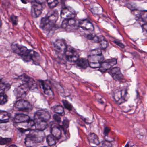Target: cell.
<instances>
[{
	"label": "cell",
	"instance_id": "6da1fadb",
	"mask_svg": "<svg viewBox=\"0 0 147 147\" xmlns=\"http://www.w3.org/2000/svg\"><path fill=\"white\" fill-rule=\"evenodd\" d=\"M12 49L14 53L22 57L26 62L32 61L36 64H38L40 56L37 52L29 50L26 47L18 44H13L11 45Z\"/></svg>",
	"mask_w": 147,
	"mask_h": 147
},
{
	"label": "cell",
	"instance_id": "7a4b0ae2",
	"mask_svg": "<svg viewBox=\"0 0 147 147\" xmlns=\"http://www.w3.org/2000/svg\"><path fill=\"white\" fill-rule=\"evenodd\" d=\"M45 138V132L39 130H30L25 141V145L28 147L34 146L35 144L43 142Z\"/></svg>",
	"mask_w": 147,
	"mask_h": 147
},
{
	"label": "cell",
	"instance_id": "3957f363",
	"mask_svg": "<svg viewBox=\"0 0 147 147\" xmlns=\"http://www.w3.org/2000/svg\"><path fill=\"white\" fill-rule=\"evenodd\" d=\"M88 65L92 68H98L104 61V57L101 49H100L92 50L89 53L87 59Z\"/></svg>",
	"mask_w": 147,
	"mask_h": 147
},
{
	"label": "cell",
	"instance_id": "277c9868",
	"mask_svg": "<svg viewBox=\"0 0 147 147\" xmlns=\"http://www.w3.org/2000/svg\"><path fill=\"white\" fill-rule=\"evenodd\" d=\"M128 98L129 95L126 88H119L114 92L113 98L116 102L119 105L126 101Z\"/></svg>",
	"mask_w": 147,
	"mask_h": 147
},
{
	"label": "cell",
	"instance_id": "5b68a950",
	"mask_svg": "<svg viewBox=\"0 0 147 147\" xmlns=\"http://www.w3.org/2000/svg\"><path fill=\"white\" fill-rule=\"evenodd\" d=\"M15 108L21 111H30L32 110L31 104L25 100L21 99L18 100L14 105Z\"/></svg>",
	"mask_w": 147,
	"mask_h": 147
},
{
	"label": "cell",
	"instance_id": "8992f818",
	"mask_svg": "<svg viewBox=\"0 0 147 147\" xmlns=\"http://www.w3.org/2000/svg\"><path fill=\"white\" fill-rule=\"evenodd\" d=\"M66 59L70 63H75L79 59L78 52L72 48H68L64 53Z\"/></svg>",
	"mask_w": 147,
	"mask_h": 147
},
{
	"label": "cell",
	"instance_id": "52a82bcc",
	"mask_svg": "<svg viewBox=\"0 0 147 147\" xmlns=\"http://www.w3.org/2000/svg\"><path fill=\"white\" fill-rule=\"evenodd\" d=\"M30 90L29 86L25 83L18 86L14 91V94L17 98H20L26 95Z\"/></svg>",
	"mask_w": 147,
	"mask_h": 147
},
{
	"label": "cell",
	"instance_id": "ba28073f",
	"mask_svg": "<svg viewBox=\"0 0 147 147\" xmlns=\"http://www.w3.org/2000/svg\"><path fill=\"white\" fill-rule=\"evenodd\" d=\"M117 63V60L116 59H110L106 60L100 64V67L99 68V70L102 73H104L111 69Z\"/></svg>",
	"mask_w": 147,
	"mask_h": 147
},
{
	"label": "cell",
	"instance_id": "9c48e42d",
	"mask_svg": "<svg viewBox=\"0 0 147 147\" xmlns=\"http://www.w3.org/2000/svg\"><path fill=\"white\" fill-rule=\"evenodd\" d=\"M61 16L64 20L75 18L76 16V13L72 7H66L62 10Z\"/></svg>",
	"mask_w": 147,
	"mask_h": 147
},
{
	"label": "cell",
	"instance_id": "30bf717a",
	"mask_svg": "<svg viewBox=\"0 0 147 147\" xmlns=\"http://www.w3.org/2000/svg\"><path fill=\"white\" fill-rule=\"evenodd\" d=\"M19 79L24 83L27 84L30 89H35L36 88V84L34 80L30 76H28L25 74H23L19 76Z\"/></svg>",
	"mask_w": 147,
	"mask_h": 147
},
{
	"label": "cell",
	"instance_id": "8fae6325",
	"mask_svg": "<svg viewBox=\"0 0 147 147\" xmlns=\"http://www.w3.org/2000/svg\"><path fill=\"white\" fill-rule=\"evenodd\" d=\"M54 47L56 51L61 54L65 53L68 48L65 41L61 39H58L55 41L54 43Z\"/></svg>",
	"mask_w": 147,
	"mask_h": 147
},
{
	"label": "cell",
	"instance_id": "7c38bea8",
	"mask_svg": "<svg viewBox=\"0 0 147 147\" xmlns=\"http://www.w3.org/2000/svg\"><path fill=\"white\" fill-rule=\"evenodd\" d=\"M79 23L78 20L75 18L66 19L62 23L61 27L64 29L70 28H76L79 26Z\"/></svg>",
	"mask_w": 147,
	"mask_h": 147
},
{
	"label": "cell",
	"instance_id": "4fadbf2b",
	"mask_svg": "<svg viewBox=\"0 0 147 147\" xmlns=\"http://www.w3.org/2000/svg\"><path fill=\"white\" fill-rule=\"evenodd\" d=\"M50 118V114L45 110H39L36 112L35 114V119H39L47 122V121L49 120Z\"/></svg>",
	"mask_w": 147,
	"mask_h": 147
},
{
	"label": "cell",
	"instance_id": "5bb4252c",
	"mask_svg": "<svg viewBox=\"0 0 147 147\" xmlns=\"http://www.w3.org/2000/svg\"><path fill=\"white\" fill-rule=\"evenodd\" d=\"M32 16L36 18L39 17L42 13L43 10V7L42 4H38L35 1H32Z\"/></svg>",
	"mask_w": 147,
	"mask_h": 147
},
{
	"label": "cell",
	"instance_id": "9a60e30c",
	"mask_svg": "<svg viewBox=\"0 0 147 147\" xmlns=\"http://www.w3.org/2000/svg\"><path fill=\"white\" fill-rule=\"evenodd\" d=\"M109 73L112 76L113 79L117 81H119L123 80V75L121 72L120 69L118 67H115L112 68L110 70Z\"/></svg>",
	"mask_w": 147,
	"mask_h": 147
},
{
	"label": "cell",
	"instance_id": "2e32d148",
	"mask_svg": "<svg viewBox=\"0 0 147 147\" xmlns=\"http://www.w3.org/2000/svg\"><path fill=\"white\" fill-rule=\"evenodd\" d=\"M79 26L87 31L92 32L94 30V26L93 24L89 20H86L80 22Z\"/></svg>",
	"mask_w": 147,
	"mask_h": 147
},
{
	"label": "cell",
	"instance_id": "e0dca14e",
	"mask_svg": "<svg viewBox=\"0 0 147 147\" xmlns=\"http://www.w3.org/2000/svg\"><path fill=\"white\" fill-rule=\"evenodd\" d=\"M30 118L28 115L24 114H17L14 117V123L16 124L25 123L30 120Z\"/></svg>",
	"mask_w": 147,
	"mask_h": 147
},
{
	"label": "cell",
	"instance_id": "ac0fdd59",
	"mask_svg": "<svg viewBox=\"0 0 147 147\" xmlns=\"http://www.w3.org/2000/svg\"><path fill=\"white\" fill-rule=\"evenodd\" d=\"M51 135L54 137L55 138H56L58 140L61 138V137L62 132L59 126L55 124L52 125L51 126Z\"/></svg>",
	"mask_w": 147,
	"mask_h": 147
},
{
	"label": "cell",
	"instance_id": "d6986e66",
	"mask_svg": "<svg viewBox=\"0 0 147 147\" xmlns=\"http://www.w3.org/2000/svg\"><path fill=\"white\" fill-rule=\"evenodd\" d=\"M34 121L35 122L34 125L36 129L43 131L48 127V123L46 121L39 119H35Z\"/></svg>",
	"mask_w": 147,
	"mask_h": 147
},
{
	"label": "cell",
	"instance_id": "ffe728a7",
	"mask_svg": "<svg viewBox=\"0 0 147 147\" xmlns=\"http://www.w3.org/2000/svg\"><path fill=\"white\" fill-rule=\"evenodd\" d=\"M46 17L52 24L55 25L58 20V17H59L58 12L57 10L50 11L48 13Z\"/></svg>",
	"mask_w": 147,
	"mask_h": 147
},
{
	"label": "cell",
	"instance_id": "44dd1931",
	"mask_svg": "<svg viewBox=\"0 0 147 147\" xmlns=\"http://www.w3.org/2000/svg\"><path fill=\"white\" fill-rule=\"evenodd\" d=\"M41 83L44 93L45 94L49 96H52L54 95V93L52 91V89L50 86L49 83H47L46 81H41Z\"/></svg>",
	"mask_w": 147,
	"mask_h": 147
},
{
	"label": "cell",
	"instance_id": "7402d4cb",
	"mask_svg": "<svg viewBox=\"0 0 147 147\" xmlns=\"http://www.w3.org/2000/svg\"><path fill=\"white\" fill-rule=\"evenodd\" d=\"M10 115L8 112L4 111H0V123L9 122Z\"/></svg>",
	"mask_w": 147,
	"mask_h": 147
},
{
	"label": "cell",
	"instance_id": "603a6c76",
	"mask_svg": "<svg viewBox=\"0 0 147 147\" xmlns=\"http://www.w3.org/2000/svg\"><path fill=\"white\" fill-rule=\"evenodd\" d=\"M87 38L88 40H91L93 42L96 43H100L102 40L105 39V38L101 35L98 36V35L93 34H88Z\"/></svg>",
	"mask_w": 147,
	"mask_h": 147
},
{
	"label": "cell",
	"instance_id": "cb8c5ba5",
	"mask_svg": "<svg viewBox=\"0 0 147 147\" xmlns=\"http://www.w3.org/2000/svg\"><path fill=\"white\" fill-rule=\"evenodd\" d=\"M77 67L83 69H86L89 66L88 61L86 58H79L76 62Z\"/></svg>",
	"mask_w": 147,
	"mask_h": 147
},
{
	"label": "cell",
	"instance_id": "d4e9b609",
	"mask_svg": "<svg viewBox=\"0 0 147 147\" xmlns=\"http://www.w3.org/2000/svg\"><path fill=\"white\" fill-rule=\"evenodd\" d=\"M88 140L89 142L93 144L98 145L99 144L100 142L98 136L95 133H90L88 136Z\"/></svg>",
	"mask_w": 147,
	"mask_h": 147
},
{
	"label": "cell",
	"instance_id": "484cf974",
	"mask_svg": "<svg viewBox=\"0 0 147 147\" xmlns=\"http://www.w3.org/2000/svg\"><path fill=\"white\" fill-rule=\"evenodd\" d=\"M46 141H47V143L49 146L51 147V146H54L56 144V141L55 137H53L52 135H48L46 137Z\"/></svg>",
	"mask_w": 147,
	"mask_h": 147
},
{
	"label": "cell",
	"instance_id": "4316f807",
	"mask_svg": "<svg viewBox=\"0 0 147 147\" xmlns=\"http://www.w3.org/2000/svg\"><path fill=\"white\" fill-rule=\"evenodd\" d=\"M53 111L57 114L63 115L64 114V111L63 107L61 105H57L54 107L53 109Z\"/></svg>",
	"mask_w": 147,
	"mask_h": 147
},
{
	"label": "cell",
	"instance_id": "83f0119b",
	"mask_svg": "<svg viewBox=\"0 0 147 147\" xmlns=\"http://www.w3.org/2000/svg\"><path fill=\"white\" fill-rule=\"evenodd\" d=\"M8 101V98L7 94L5 93H0V105L5 104Z\"/></svg>",
	"mask_w": 147,
	"mask_h": 147
},
{
	"label": "cell",
	"instance_id": "f1b7e54d",
	"mask_svg": "<svg viewBox=\"0 0 147 147\" xmlns=\"http://www.w3.org/2000/svg\"><path fill=\"white\" fill-rule=\"evenodd\" d=\"M12 142V139L9 138H4L0 136V145H4L10 144Z\"/></svg>",
	"mask_w": 147,
	"mask_h": 147
},
{
	"label": "cell",
	"instance_id": "f546056e",
	"mask_svg": "<svg viewBox=\"0 0 147 147\" xmlns=\"http://www.w3.org/2000/svg\"><path fill=\"white\" fill-rule=\"evenodd\" d=\"M47 2L49 7L51 8H53L55 7L59 3V1H48Z\"/></svg>",
	"mask_w": 147,
	"mask_h": 147
},
{
	"label": "cell",
	"instance_id": "4dcf8cb0",
	"mask_svg": "<svg viewBox=\"0 0 147 147\" xmlns=\"http://www.w3.org/2000/svg\"><path fill=\"white\" fill-rule=\"evenodd\" d=\"M99 44L100 47V49H106L109 46V43H108V42L105 40V39L101 41Z\"/></svg>",
	"mask_w": 147,
	"mask_h": 147
},
{
	"label": "cell",
	"instance_id": "1f68e13d",
	"mask_svg": "<svg viewBox=\"0 0 147 147\" xmlns=\"http://www.w3.org/2000/svg\"><path fill=\"white\" fill-rule=\"evenodd\" d=\"M63 105L66 109L69 111H71L72 110V106L68 101L66 100H63Z\"/></svg>",
	"mask_w": 147,
	"mask_h": 147
},
{
	"label": "cell",
	"instance_id": "d6a6232c",
	"mask_svg": "<svg viewBox=\"0 0 147 147\" xmlns=\"http://www.w3.org/2000/svg\"><path fill=\"white\" fill-rule=\"evenodd\" d=\"M10 85L8 84H6L5 83H1V82H0V88L3 89V90H7L10 88Z\"/></svg>",
	"mask_w": 147,
	"mask_h": 147
},
{
	"label": "cell",
	"instance_id": "836d02e7",
	"mask_svg": "<svg viewBox=\"0 0 147 147\" xmlns=\"http://www.w3.org/2000/svg\"><path fill=\"white\" fill-rule=\"evenodd\" d=\"M53 119H54L55 121H56L57 123H61V118L58 114H54V116H53Z\"/></svg>",
	"mask_w": 147,
	"mask_h": 147
},
{
	"label": "cell",
	"instance_id": "e575fe53",
	"mask_svg": "<svg viewBox=\"0 0 147 147\" xmlns=\"http://www.w3.org/2000/svg\"><path fill=\"white\" fill-rule=\"evenodd\" d=\"M11 19L13 24L17 25L18 23V18L14 15H12L11 17Z\"/></svg>",
	"mask_w": 147,
	"mask_h": 147
},
{
	"label": "cell",
	"instance_id": "d590c367",
	"mask_svg": "<svg viewBox=\"0 0 147 147\" xmlns=\"http://www.w3.org/2000/svg\"><path fill=\"white\" fill-rule=\"evenodd\" d=\"M69 125V122L67 119H65L63 122L62 127L64 129H67L68 128Z\"/></svg>",
	"mask_w": 147,
	"mask_h": 147
},
{
	"label": "cell",
	"instance_id": "8d00e7d4",
	"mask_svg": "<svg viewBox=\"0 0 147 147\" xmlns=\"http://www.w3.org/2000/svg\"><path fill=\"white\" fill-rule=\"evenodd\" d=\"M110 131H111V129L109 127H106L105 128V130H104V134H105V136L108 135L109 132H110Z\"/></svg>",
	"mask_w": 147,
	"mask_h": 147
},
{
	"label": "cell",
	"instance_id": "74e56055",
	"mask_svg": "<svg viewBox=\"0 0 147 147\" xmlns=\"http://www.w3.org/2000/svg\"><path fill=\"white\" fill-rule=\"evenodd\" d=\"M115 43L117 45L119 46H120L121 48H124L125 46L123 44L119 42H115Z\"/></svg>",
	"mask_w": 147,
	"mask_h": 147
},
{
	"label": "cell",
	"instance_id": "f35d334b",
	"mask_svg": "<svg viewBox=\"0 0 147 147\" xmlns=\"http://www.w3.org/2000/svg\"><path fill=\"white\" fill-rule=\"evenodd\" d=\"M143 29H144V30L146 31H147V24H144V25L143 26H142Z\"/></svg>",
	"mask_w": 147,
	"mask_h": 147
},
{
	"label": "cell",
	"instance_id": "ab89813d",
	"mask_svg": "<svg viewBox=\"0 0 147 147\" xmlns=\"http://www.w3.org/2000/svg\"><path fill=\"white\" fill-rule=\"evenodd\" d=\"M8 147H18L16 145H14V144H12V145H10Z\"/></svg>",
	"mask_w": 147,
	"mask_h": 147
},
{
	"label": "cell",
	"instance_id": "60d3db41",
	"mask_svg": "<svg viewBox=\"0 0 147 147\" xmlns=\"http://www.w3.org/2000/svg\"><path fill=\"white\" fill-rule=\"evenodd\" d=\"M125 147H129V144H126V145H125Z\"/></svg>",
	"mask_w": 147,
	"mask_h": 147
},
{
	"label": "cell",
	"instance_id": "b9f144b4",
	"mask_svg": "<svg viewBox=\"0 0 147 147\" xmlns=\"http://www.w3.org/2000/svg\"><path fill=\"white\" fill-rule=\"evenodd\" d=\"M1 19H0V26H1Z\"/></svg>",
	"mask_w": 147,
	"mask_h": 147
},
{
	"label": "cell",
	"instance_id": "7bdbcfd3",
	"mask_svg": "<svg viewBox=\"0 0 147 147\" xmlns=\"http://www.w3.org/2000/svg\"><path fill=\"white\" fill-rule=\"evenodd\" d=\"M1 82V79L0 78V82Z\"/></svg>",
	"mask_w": 147,
	"mask_h": 147
},
{
	"label": "cell",
	"instance_id": "ee69618b",
	"mask_svg": "<svg viewBox=\"0 0 147 147\" xmlns=\"http://www.w3.org/2000/svg\"><path fill=\"white\" fill-rule=\"evenodd\" d=\"M137 147V146H133V147Z\"/></svg>",
	"mask_w": 147,
	"mask_h": 147
},
{
	"label": "cell",
	"instance_id": "f6af8a7d",
	"mask_svg": "<svg viewBox=\"0 0 147 147\" xmlns=\"http://www.w3.org/2000/svg\"><path fill=\"white\" fill-rule=\"evenodd\" d=\"M46 147V146H44V147Z\"/></svg>",
	"mask_w": 147,
	"mask_h": 147
}]
</instances>
